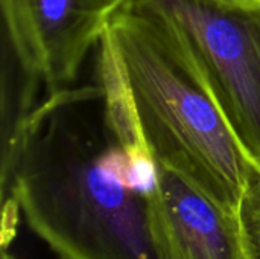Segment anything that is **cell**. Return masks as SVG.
Segmentation results:
<instances>
[{"label":"cell","instance_id":"2","mask_svg":"<svg viewBox=\"0 0 260 259\" xmlns=\"http://www.w3.org/2000/svg\"><path fill=\"white\" fill-rule=\"evenodd\" d=\"M107 34L120 56L155 162L241 215L260 172L165 21L125 0L113 12Z\"/></svg>","mask_w":260,"mask_h":259},{"label":"cell","instance_id":"3","mask_svg":"<svg viewBox=\"0 0 260 259\" xmlns=\"http://www.w3.org/2000/svg\"><path fill=\"white\" fill-rule=\"evenodd\" d=\"M160 17L260 172V5L133 0Z\"/></svg>","mask_w":260,"mask_h":259},{"label":"cell","instance_id":"8","mask_svg":"<svg viewBox=\"0 0 260 259\" xmlns=\"http://www.w3.org/2000/svg\"><path fill=\"white\" fill-rule=\"evenodd\" d=\"M2 259H15L11 253H8V250L5 249V250H2Z\"/></svg>","mask_w":260,"mask_h":259},{"label":"cell","instance_id":"6","mask_svg":"<svg viewBox=\"0 0 260 259\" xmlns=\"http://www.w3.org/2000/svg\"><path fill=\"white\" fill-rule=\"evenodd\" d=\"M241 215L250 238L254 259H260V179L248 191Z\"/></svg>","mask_w":260,"mask_h":259},{"label":"cell","instance_id":"5","mask_svg":"<svg viewBox=\"0 0 260 259\" xmlns=\"http://www.w3.org/2000/svg\"><path fill=\"white\" fill-rule=\"evenodd\" d=\"M151 206L163 259H254L242 215L160 163Z\"/></svg>","mask_w":260,"mask_h":259},{"label":"cell","instance_id":"7","mask_svg":"<svg viewBox=\"0 0 260 259\" xmlns=\"http://www.w3.org/2000/svg\"><path fill=\"white\" fill-rule=\"evenodd\" d=\"M227 2H235V3H259L260 0H227Z\"/></svg>","mask_w":260,"mask_h":259},{"label":"cell","instance_id":"4","mask_svg":"<svg viewBox=\"0 0 260 259\" xmlns=\"http://www.w3.org/2000/svg\"><path fill=\"white\" fill-rule=\"evenodd\" d=\"M125 0H2L5 27L21 70L59 89L76 79Z\"/></svg>","mask_w":260,"mask_h":259},{"label":"cell","instance_id":"1","mask_svg":"<svg viewBox=\"0 0 260 259\" xmlns=\"http://www.w3.org/2000/svg\"><path fill=\"white\" fill-rule=\"evenodd\" d=\"M98 90L61 93L12 150L11 197L61 259H163L152 221L157 162L113 137Z\"/></svg>","mask_w":260,"mask_h":259}]
</instances>
